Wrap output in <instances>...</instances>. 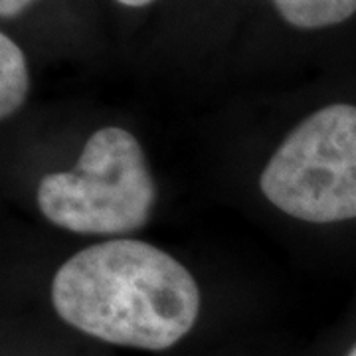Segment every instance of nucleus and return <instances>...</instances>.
<instances>
[{
    "mask_svg": "<svg viewBox=\"0 0 356 356\" xmlns=\"http://www.w3.org/2000/svg\"><path fill=\"white\" fill-rule=\"evenodd\" d=\"M51 303L77 331L105 343L165 350L200 313V289L172 255L139 240H109L72 255L51 281Z\"/></svg>",
    "mask_w": 356,
    "mask_h": 356,
    "instance_id": "f257e3e1",
    "label": "nucleus"
},
{
    "mask_svg": "<svg viewBox=\"0 0 356 356\" xmlns=\"http://www.w3.org/2000/svg\"><path fill=\"white\" fill-rule=\"evenodd\" d=\"M36 200L58 228L115 236L149 222L154 184L139 140L125 129L103 127L89 137L74 170L42 178Z\"/></svg>",
    "mask_w": 356,
    "mask_h": 356,
    "instance_id": "f03ea898",
    "label": "nucleus"
},
{
    "mask_svg": "<svg viewBox=\"0 0 356 356\" xmlns=\"http://www.w3.org/2000/svg\"><path fill=\"white\" fill-rule=\"evenodd\" d=\"M261 192L289 216L332 224L356 218V107L334 103L309 115L269 159Z\"/></svg>",
    "mask_w": 356,
    "mask_h": 356,
    "instance_id": "7ed1b4c3",
    "label": "nucleus"
},
{
    "mask_svg": "<svg viewBox=\"0 0 356 356\" xmlns=\"http://www.w3.org/2000/svg\"><path fill=\"white\" fill-rule=\"evenodd\" d=\"M277 13L297 28L341 24L356 13V0H273Z\"/></svg>",
    "mask_w": 356,
    "mask_h": 356,
    "instance_id": "20e7f679",
    "label": "nucleus"
},
{
    "mask_svg": "<svg viewBox=\"0 0 356 356\" xmlns=\"http://www.w3.org/2000/svg\"><path fill=\"white\" fill-rule=\"evenodd\" d=\"M28 70L22 50L6 34H0V117L8 119L24 103Z\"/></svg>",
    "mask_w": 356,
    "mask_h": 356,
    "instance_id": "39448f33",
    "label": "nucleus"
},
{
    "mask_svg": "<svg viewBox=\"0 0 356 356\" xmlns=\"http://www.w3.org/2000/svg\"><path fill=\"white\" fill-rule=\"evenodd\" d=\"M30 2H34V0H0V16L13 18L18 13H22Z\"/></svg>",
    "mask_w": 356,
    "mask_h": 356,
    "instance_id": "423d86ee",
    "label": "nucleus"
},
{
    "mask_svg": "<svg viewBox=\"0 0 356 356\" xmlns=\"http://www.w3.org/2000/svg\"><path fill=\"white\" fill-rule=\"evenodd\" d=\"M117 2H121L125 6H145V4H149L153 0H117Z\"/></svg>",
    "mask_w": 356,
    "mask_h": 356,
    "instance_id": "0eeeda50",
    "label": "nucleus"
},
{
    "mask_svg": "<svg viewBox=\"0 0 356 356\" xmlns=\"http://www.w3.org/2000/svg\"><path fill=\"white\" fill-rule=\"evenodd\" d=\"M346 356H356V344L355 346H353V348H350V353H348V355Z\"/></svg>",
    "mask_w": 356,
    "mask_h": 356,
    "instance_id": "6e6552de",
    "label": "nucleus"
}]
</instances>
